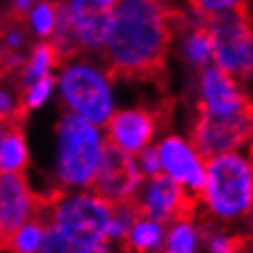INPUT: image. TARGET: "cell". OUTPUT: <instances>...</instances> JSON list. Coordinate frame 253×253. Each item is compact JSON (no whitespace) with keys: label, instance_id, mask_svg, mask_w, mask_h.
Segmentation results:
<instances>
[{"label":"cell","instance_id":"4","mask_svg":"<svg viewBox=\"0 0 253 253\" xmlns=\"http://www.w3.org/2000/svg\"><path fill=\"white\" fill-rule=\"evenodd\" d=\"M212 41V54L217 67L227 73H236L240 80L251 78L253 69V35L249 2H240L234 9L206 20Z\"/></svg>","mask_w":253,"mask_h":253},{"label":"cell","instance_id":"16","mask_svg":"<svg viewBox=\"0 0 253 253\" xmlns=\"http://www.w3.org/2000/svg\"><path fill=\"white\" fill-rule=\"evenodd\" d=\"M195 230L191 223H174L168 227L163 240V253H193Z\"/></svg>","mask_w":253,"mask_h":253},{"label":"cell","instance_id":"22","mask_svg":"<svg viewBox=\"0 0 253 253\" xmlns=\"http://www.w3.org/2000/svg\"><path fill=\"white\" fill-rule=\"evenodd\" d=\"M30 7H33V0H11L9 11H13L15 15L28 17V11H30Z\"/></svg>","mask_w":253,"mask_h":253},{"label":"cell","instance_id":"13","mask_svg":"<svg viewBox=\"0 0 253 253\" xmlns=\"http://www.w3.org/2000/svg\"><path fill=\"white\" fill-rule=\"evenodd\" d=\"M161 168L168 172V176L180 185H189L191 191L202 195L204 189V168L195 159L193 150L187 146L180 137L168 135L159 146H157Z\"/></svg>","mask_w":253,"mask_h":253},{"label":"cell","instance_id":"23","mask_svg":"<svg viewBox=\"0 0 253 253\" xmlns=\"http://www.w3.org/2000/svg\"><path fill=\"white\" fill-rule=\"evenodd\" d=\"M75 253H107L105 243H97L90 247H82V249H75Z\"/></svg>","mask_w":253,"mask_h":253},{"label":"cell","instance_id":"1","mask_svg":"<svg viewBox=\"0 0 253 253\" xmlns=\"http://www.w3.org/2000/svg\"><path fill=\"white\" fill-rule=\"evenodd\" d=\"M193 22L174 0H123L103 43L107 80L155 82L166 88L172 41Z\"/></svg>","mask_w":253,"mask_h":253},{"label":"cell","instance_id":"17","mask_svg":"<svg viewBox=\"0 0 253 253\" xmlns=\"http://www.w3.org/2000/svg\"><path fill=\"white\" fill-rule=\"evenodd\" d=\"M189 7V15L195 22H206L211 17L225 13V11L234 9L236 4L245 2V0H185Z\"/></svg>","mask_w":253,"mask_h":253},{"label":"cell","instance_id":"15","mask_svg":"<svg viewBox=\"0 0 253 253\" xmlns=\"http://www.w3.org/2000/svg\"><path fill=\"white\" fill-rule=\"evenodd\" d=\"M187 33H189L187 43H185L187 58H189V62H193L195 67L204 69L212 54V41H211V33H208L206 22H193Z\"/></svg>","mask_w":253,"mask_h":253},{"label":"cell","instance_id":"2","mask_svg":"<svg viewBox=\"0 0 253 253\" xmlns=\"http://www.w3.org/2000/svg\"><path fill=\"white\" fill-rule=\"evenodd\" d=\"M202 202L217 219L249 217L251 212V159L236 153L211 157L204 166Z\"/></svg>","mask_w":253,"mask_h":253},{"label":"cell","instance_id":"14","mask_svg":"<svg viewBox=\"0 0 253 253\" xmlns=\"http://www.w3.org/2000/svg\"><path fill=\"white\" fill-rule=\"evenodd\" d=\"M28 150L24 142V123L0 120V172H24Z\"/></svg>","mask_w":253,"mask_h":253},{"label":"cell","instance_id":"11","mask_svg":"<svg viewBox=\"0 0 253 253\" xmlns=\"http://www.w3.org/2000/svg\"><path fill=\"white\" fill-rule=\"evenodd\" d=\"M202 99L200 103L214 114H236L245 110H253L251 99L240 84L217 65L202 69Z\"/></svg>","mask_w":253,"mask_h":253},{"label":"cell","instance_id":"9","mask_svg":"<svg viewBox=\"0 0 253 253\" xmlns=\"http://www.w3.org/2000/svg\"><path fill=\"white\" fill-rule=\"evenodd\" d=\"M142 180L144 176L133 157L116 148L107 140L101 144L97 172L88 185L92 195H97L99 200L107 202V204H114V202H120L129 198L131 193H135Z\"/></svg>","mask_w":253,"mask_h":253},{"label":"cell","instance_id":"24","mask_svg":"<svg viewBox=\"0 0 253 253\" xmlns=\"http://www.w3.org/2000/svg\"><path fill=\"white\" fill-rule=\"evenodd\" d=\"M99 4H103V7H116L118 0H97Z\"/></svg>","mask_w":253,"mask_h":253},{"label":"cell","instance_id":"10","mask_svg":"<svg viewBox=\"0 0 253 253\" xmlns=\"http://www.w3.org/2000/svg\"><path fill=\"white\" fill-rule=\"evenodd\" d=\"M33 195L24 172H0V251H7L13 234L28 221Z\"/></svg>","mask_w":253,"mask_h":253},{"label":"cell","instance_id":"25","mask_svg":"<svg viewBox=\"0 0 253 253\" xmlns=\"http://www.w3.org/2000/svg\"><path fill=\"white\" fill-rule=\"evenodd\" d=\"M157 253H163V249H161V251H157Z\"/></svg>","mask_w":253,"mask_h":253},{"label":"cell","instance_id":"3","mask_svg":"<svg viewBox=\"0 0 253 253\" xmlns=\"http://www.w3.org/2000/svg\"><path fill=\"white\" fill-rule=\"evenodd\" d=\"M60 153H58V178L60 187H88L99 166L101 135L97 126L88 120L67 114L58 125Z\"/></svg>","mask_w":253,"mask_h":253},{"label":"cell","instance_id":"18","mask_svg":"<svg viewBox=\"0 0 253 253\" xmlns=\"http://www.w3.org/2000/svg\"><path fill=\"white\" fill-rule=\"evenodd\" d=\"M56 4L58 0H43L41 4H37V9L33 11V15L28 17L30 30H35L39 37L47 39L54 33L56 26Z\"/></svg>","mask_w":253,"mask_h":253},{"label":"cell","instance_id":"21","mask_svg":"<svg viewBox=\"0 0 253 253\" xmlns=\"http://www.w3.org/2000/svg\"><path fill=\"white\" fill-rule=\"evenodd\" d=\"M142 176H155L159 174L161 163H159V155H157V148H144L142 150Z\"/></svg>","mask_w":253,"mask_h":253},{"label":"cell","instance_id":"8","mask_svg":"<svg viewBox=\"0 0 253 253\" xmlns=\"http://www.w3.org/2000/svg\"><path fill=\"white\" fill-rule=\"evenodd\" d=\"M60 90L67 107L75 116L92 125H103L112 114V92L107 78L86 65L69 67L60 78Z\"/></svg>","mask_w":253,"mask_h":253},{"label":"cell","instance_id":"12","mask_svg":"<svg viewBox=\"0 0 253 253\" xmlns=\"http://www.w3.org/2000/svg\"><path fill=\"white\" fill-rule=\"evenodd\" d=\"M114 9L116 7H103L97 0H69L67 2L73 33L84 52L103 47Z\"/></svg>","mask_w":253,"mask_h":253},{"label":"cell","instance_id":"5","mask_svg":"<svg viewBox=\"0 0 253 253\" xmlns=\"http://www.w3.org/2000/svg\"><path fill=\"white\" fill-rule=\"evenodd\" d=\"M253 110L236 114H214L198 101L191 125V150L202 166L211 157L234 153L238 146L251 142Z\"/></svg>","mask_w":253,"mask_h":253},{"label":"cell","instance_id":"20","mask_svg":"<svg viewBox=\"0 0 253 253\" xmlns=\"http://www.w3.org/2000/svg\"><path fill=\"white\" fill-rule=\"evenodd\" d=\"M37 253H75V247L69 245L67 240L60 236V232L52 225V227H47V230L43 232V238L39 243Z\"/></svg>","mask_w":253,"mask_h":253},{"label":"cell","instance_id":"6","mask_svg":"<svg viewBox=\"0 0 253 253\" xmlns=\"http://www.w3.org/2000/svg\"><path fill=\"white\" fill-rule=\"evenodd\" d=\"M110 223V204L97 195H65L54 214V227L75 249L105 243Z\"/></svg>","mask_w":253,"mask_h":253},{"label":"cell","instance_id":"19","mask_svg":"<svg viewBox=\"0 0 253 253\" xmlns=\"http://www.w3.org/2000/svg\"><path fill=\"white\" fill-rule=\"evenodd\" d=\"M54 82H56L54 75L45 73L43 78H39L33 86L28 88V90H26V107H28V112L45 103L47 97H49V92H52V88H54Z\"/></svg>","mask_w":253,"mask_h":253},{"label":"cell","instance_id":"7","mask_svg":"<svg viewBox=\"0 0 253 253\" xmlns=\"http://www.w3.org/2000/svg\"><path fill=\"white\" fill-rule=\"evenodd\" d=\"M174 99L166 97L155 107H133V110H118L105 120L107 142L129 155L142 153L150 144L159 129H168L174 118Z\"/></svg>","mask_w":253,"mask_h":253}]
</instances>
